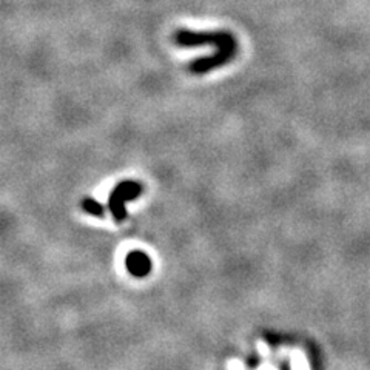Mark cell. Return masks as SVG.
I'll return each instance as SVG.
<instances>
[{
	"mask_svg": "<svg viewBox=\"0 0 370 370\" xmlns=\"http://www.w3.org/2000/svg\"><path fill=\"white\" fill-rule=\"evenodd\" d=\"M175 43L183 48H192V46L215 45L222 51L236 53L238 43L229 31H190L179 30L175 34Z\"/></svg>",
	"mask_w": 370,
	"mask_h": 370,
	"instance_id": "obj_1",
	"label": "cell"
},
{
	"mask_svg": "<svg viewBox=\"0 0 370 370\" xmlns=\"http://www.w3.org/2000/svg\"><path fill=\"white\" fill-rule=\"evenodd\" d=\"M142 193V185L133 181H125L120 183L113 192L110 193V208L113 216L116 217L118 221L125 220V202L133 201V199L138 197Z\"/></svg>",
	"mask_w": 370,
	"mask_h": 370,
	"instance_id": "obj_2",
	"label": "cell"
},
{
	"mask_svg": "<svg viewBox=\"0 0 370 370\" xmlns=\"http://www.w3.org/2000/svg\"><path fill=\"white\" fill-rule=\"evenodd\" d=\"M127 267L136 277H144L150 272V259L142 253H131L127 259Z\"/></svg>",
	"mask_w": 370,
	"mask_h": 370,
	"instance_id": "obj_3",
	"label": "cell"
},
{
	"mask_svg": "<svg viewBox=\"0 0 370 370\" xmlns=\"http://www.w3.org/2000/svg\"><path fill=\"white\" fill-rule=\"evenodd\" d=\"M82 207H83V210H85V212H88L90 215H94V216H103V207H102L99 202L94 201V199H90V197L83 199Z\"/></svg>",
	"mask_w": 370,
	"mask_h": 370,
	"instance_id": "obj_4",
	"label": "cell"
},
{
	"mask_svg": "<svg viewBox=\"0 0 370 370\" xmlns=\"http://www.w3.org/2000/svg\"><path fill=\"white\" fill-rule=\"evenodd\" d=\"M293 370H310L307 359L302 354H298L295 355V358H293Z\"/></svg>",
	"mask_w": 370,
	"mask_h": 370,
	"instance_id": "obj_5",
	"label": "cell"
},
{
	"mask_svg": "<svg viewBox=\"0 0 370 370\" xmlns=\"http://www.w3.org/2000/svg\"><path fill=\"white\" fill-rule=\"evenodd\" d=\"M229 369H230V370H244L242 364H241L240 361H232V363L229 364Z\"/></svg>",
	"mask_w": 370,
	"mask_h": 370,
	"instance_id": "obj_6",
	"label": "cell"
},
{
	"mask_svg": "<svg viewBox=\"0 0 370 370\" xmlns=\"http://www.w3.org/2000/svg\"><path fill=\"white\" fill-rule=\"evenodd\" d=\"M265 370H270V369H265ZM272 370H273V369H272Z\"/></svg>",
	"mask_w": 370,
	"mask_h": 370,
	"instance_id": "obj_7",
	"label": "cell"
}]
</instances>
